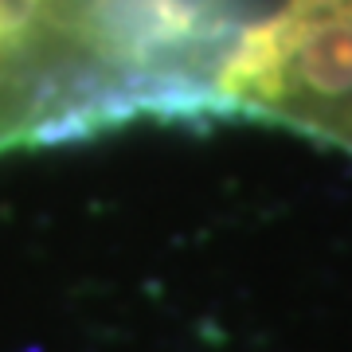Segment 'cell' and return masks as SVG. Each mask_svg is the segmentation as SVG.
Returning a JSON list of instances; mask_svg holds the SVG:
<instances>
[{
	"mask_svg": "<svg viewBox=\"0 0 352 352\" xmlns=\"http://www.w3.org/2000/svg\"><path fill=\"white\" fill-rule=\"evenodd\" d=\"M270 0H0V153L133 113L219 110L215 78Z\"/></svg>",
	"mask_w": 352,
	"mask_h": 352,
	"instance_id": "6da1fadb",
	"label": "cell"
},
{
	"mask_svg": "<svg viewBox=\"0 0 352 352\" xmlns=\"http://www.w3.org/2000/svg\"><path fill=\"white\" fill-rule=\"evenodd\" d=\"M215 102L352 149V0H278L243 32Z\"/></svg>",
	"mask_w": 352,
	"mask_h": 352,
	"instance_id": "7a4b0ae2",
	"label": "cell"
}]
</instances>
